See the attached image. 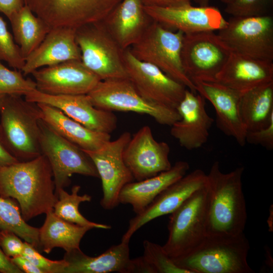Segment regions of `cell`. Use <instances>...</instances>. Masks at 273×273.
<instances>
[{
    "mask_svg": "<svg viewBox=\"0 0 273 273\" xmlns=\"http://www.w3.org/2000/svg\"><path fill=\"white\" fill-rule=\"evenodd\" d=\"M0 196L15 200L26 221L53 210L57 196L47 158L41 154L30 160L0 165Z\"/></svg>",
    "mask_w": 273,
    "mask_h": 273,
    "instance_id": "1",
    "label": "cell"
},
{
    "mask_svg": "<svg viewBox=\"0 0 273 273\" xmlns=\"http://www.w3.org/2000/svg\"><path fill=\"white\" fill-rule=\"evenodd\" d=\"M239 167L222 172L215 161L207 174L208 190L206 234L207 236H234L244 233L247 213Z\"/></svg>",
    "mask_w": 273,
    "mask_h": 273,
    "instance_id": "2",
    "label": "cell"
},
{
    "mask_svg": "<svg viewBox=\"0 0 273 273\" xmlns=\"http://www.w3.org/2000/svg\"><path fill=\"white\" fill-rule=\"evenodd\" d=\"M250 245L244 233L234 236H206L193 250L172 259L190 273H253L247 256Z\"/></svg>",
    "mask_w": 273,
    "mask_h": 273,
    "instance_id": "3",
    "label": "cell"
},
{
    "mask_svg": "<svg viewBox=\"0 0 273 273\" xmlns=\"http://www.w3.org/2000/svg\"><path fill=\"white\" fill-rule=\"evenodd\" d=\"M41 115L36 103L21 96L6 95L0 110V134L7 150L19 161L30 160L41 154Z\"/></svg>",
    "mask_w": 273,
    "mask_h": 273,
    "instance_id": "4",
    "label": "cell"
},
{
    "mask_svg": "<svg viewBox=\"0 0 273 273\" xmlns=\"http://www.w3.org/2000/svg\"><path fill=\"white\" fill-rule=\"evenodd\" d=\"M184 33L154 21L129 49L138 60L151 64L196 93V86L183 69L180 53Z\"/></svg>",
    "mask_w": 273,
    "mask_h": 273,
    "instance_id": "5",
    "label": "cell"
},
{
    "mask_svg": "<svg viewBox=\"0 0 273 273\" xmlns=\"http://www.w3.org/2000/svg\"><path fill=\"white\" fill-rule=\"evenodd\" d=\"M87 95L94 106L103 110L146 114L160 124L170 126L180 119L176 109L144 98L128 78L100 80Z\"/></svg>",
    "mask_w": 273,
    "mask_h": 273,
    "instance_id": "6",
    "label": "cell"
},
{
    "mask_svg": "<svg viewBox=\"0 0 273 273\" xmlns=\"http://www.w3.org/2000/svg\"><path fill=\"white\" fill-rule=\"evenodd\" d=\"M208 190L205 185L170 213L167 240L162 247L172 259L195 249L206 236Z\"/></svg>",
    "mask_w": 273,
    "mask_h": 273,
    "instance_id": "7",
    "label": "cell"
},
{
    "mask_svg": "<svg viewBox=\"0 0 273 273\" xmlns=\"http://www.w3.org/2000/svg\"><path fill=\"white\" fill-rule=\"evenodd\" d=\"M76 40L84 66L100 80L128 78L123 51L102 21L76 29Z\"/></svg>",
    "mask_w": 273,
    "mask_h": 273,
    "instance_id": "8",
    "label": "cell"
},
{
    "mask_svg": "<svg viewBox=\"0 0 273 273\" xmlns=\"http://www.w3.org/2000/svg\"><path fill=\"white\" fill-rule=\"evenodd\" d=\"M39 125L40 150L51 167L55 193L70 184V178L73 174L99 177L94 163L82 149L62 136L41 119Z\"/></svg>",
    "mask_w": 273,
    "mask_h": 273,
    "instance_id": "9",
    "label": "cell"
},
{
    "mask_svg": "<svg viewBox=\"0 0 273 273\" xmlns=\"http://www.w3.org/2000/svg\"><path fill=\"white\" fill-rule=\"evenodd\" d=\"M50 28L77 29L103 21L122 0H24Z\"/></svg>",
    "mask_w": 273,
    "mask_h": 273,
    "instance_id": "10",
    "label": "cell"
},
{
    "mask_svg": "<svg viewBox=\"0 0 273 273\" xmlns=\"http://www.w3.org/2000/svg\"><path fill=\"white\" fill-rule=\"evenodd\" d=\"M232 50L214 31L184 35L180 53L181 64L193 81H215Z\"/></svg>",
    "mask_w": 273,
    "mask_h": 273,
    "instance_id": "11",
    "label": "cell"
},
{
    "mask_svg": "<svg viewBox=\"0 0 273 273\" xmlns=\"http://www.w3.org/2000/svg\"><path fill=\"white\" fill-rule=\"evenodd\" d=\"M218 35L232 52L263 61H273V17H232Z\"/></svg>",
    "mask_w": 273,
    "mask_h": 273,
    "instance_id": "12",
    "label": "cell"
},
{
    "mask_svg": "<svg viewBox=\"0 0 273 273\" xmlns=\"http://www.w3.org/2000/svg\"><path fill=\"white\" fill-rule=\"evenodd\" d=\"M130 138V132L125 131L97 150H83L94 163L101 179L103 197L100 204L106 210H111L120 204L121 190L134 179L123 158L124 150Z\"/></svg>",
    "mask_w": 273,
    "mask_h": 273,
    "instance_id": "13",
    "label": "cell"
},
{
    "mask_svg": "<svg viewBox=\"0 0 273 273\" xmlns=\"http://www.w3.org/2000/svg\"><path fill=\"white\" fill-rule=\"evenodd\" d=\"M123 60L128 78L144 98L176 109L187 88L184 85L156 66L136 59L129 48L123 51Z\"/></svg>",
    "mask_w": 273,
    "mask_h": 273,
    "instance_id": "14",
    "label": "cell"
},
{
    "mask_svg": "<svg viewBox=\"0 0 273 273\" xmlns=\"http://www.w3.org/2000/svg\"><path fill=\"white\" fill-rule=\"evenodd\" d=\"M170 151L169 145L157 141L151 128L145 125L131 136L123 158L134 179L140 181L169 169Z\"/></svg>",
    "mask_w": 273,
    "mask_h": 273,
    "instance_id": "15",
    "label": "cell"
},
{
    "mask_svg": "<svg viewBox=\"0 0 273 273\" xmlns=\"http://www.w3.org/2000/svg\"><path fill=\"white\" fill-rule=\"evenodd\" d=\"M24 99L30 102L56 107L93 130L110 134L117 128L118 120L115 114L94 106L87 94L52 95L36 89L24 95Z\"/></svg>",
    "mask_w": 273,
    "mask_h": 273,
    "instance_id": "16",
    "label": "cell"
},
{
    "mask_svg": "<svg viewBox=\"0 0 273 273\" xmlns=\"http://www.w3.org/2000/svg\"><path fill=\"white\" fill-rule=\"evenodd\" d=\"M36 89L52 95L88 94L100 81L80 60H71L39 68L31 73Z\"/></svg>",
    "mask_w": 273,
    "mask_h": 273,
    "instance_id": "17",
    "label": "cell"
},
{
    "mask_svg": "<svg viewBox=\"0 0 273 273\" xmlns=\"http://www.w3.org/2000/svg\"><path fill=\"white\" fill-rule=\"evenodd\" d=\"M206 180L207 174L197 169L168 186L142 212L130 219L121 241L129 243L131 237L143 225L173 212L193 193L203 187Z\"/></svg>",
    "mask_w": 273,
    "mask_h": 273,
    "instance_id": "18",
    "label": "cell"
},
{
    "mask_svg": "<svg viewBox=\"0 0 273 273\" xmlns=\"http://www.w3.org/2000/svg\"><path fill=\"white\" fill-rule=\"evenodd\" d=\"M144 8L154 21L185 34L219 30L228 23L218 9L208 6L194 7L188 4L166 8L144 6Z\"/></svg>",
    "mask_w": 273,
    "mask_h": 273,
    "instance_id": "19",
    "label": "cell"
},
{
    "mask_svg": "<svg viewBox=\"0 0 273 273\" xmlns=\"http://www.w3.org/2000/svg\"><path fill=\"white\" fill-rule=\"evenodd\" d=\"M176 110L180 119L171 126V135L187 150L201 147L208 140L214 121L206 110L205 99L186 88Z\"/></svg>",
    "mask_w": 273,
    "mask_h": 273,
    "instance_id": "20",
    "label": "cell"
},
{
    "mask_svg": "<svg viewBox=\"0 0 273 273\" xmlns=\"http://www.w3.org/2000/svg\"><path fill=\"white\" fill-rule=\"evenodd\" d=\"M197 92L209 101L215 109L217 127L234 138L241 146L246 143L247 130L239 111L241 93L217 81H195Z\"/></svg>",
    "mask_w": 273,
    "mask_h": 273,
    "instance_id": "21",
    "label": "cell"
},
{
    "mask_svg": "<svg viewBox=\"0 0 273 273\" xmlns=\"http://www.w3.org/2000/svg\"><path fill=\"white\" fill-rule=\"evenodd\" d=\"M76 29L51 28L40 44L25 59L21 70L24 76L44 67L71 60H80Z\"/></svg>",
    "mask_w": 273,
    "mask_h": 273,
    "instance_id": "22",
    "label": "cell"
},
{
    "mask_svg": "<svg viewBox=\"0 0 273 273\" xmlns=\"http://www.w3.org/2000/svg\"><path fill=\"white\" fill-rule=\"evenodd\" d=\"M215 80L243 93L273 81V63L232 52Z\"/></svg>",
    "mask_w": 273,
    "mask_h": 273,
    "instance_id": "23",
    "label": "cell"
},
{
    "mask_svg": "<svg viewBox=\"0 0 273 273\" xmlns=\"http://www.w3.org/2000/svg\"><path fill=\"white\" fill-rule=\"evenodd\" d=\"M152 21L141 0H122L102 22L124 50L139 39Z\"/></svg>",
    "mask_w": 273,
    "mask_h": 273,
    "instance_id": "24",
    "label": "cell"
},
{
    "mask_svg": "<svg viewBox=\"0 0 273 273\" xmlns=\"http://www.w3.org/2000/svg\"><path fill=\"white\" fill-rule=\"evenodd\" d=\"M63 259L67 265L64 273H131L129 243L121 241L101 254L90 257L80 248L66 252Z\"/></svg>",
    "mask_w": 273,
    "mask_h": 273,
    "instance_id": "25",
    "label": "cell"
},
{
    "mask_svg": "<svg viewBox=\"0 0 273 273\" xmlns=\"http://www.w3.org/2000/svg\"><path fill=\"white\" fill-rule=\"evenodd\" d=\"M189 168L187 162L178 161L166 171L127 184L120 192L119 203L129 204L136 214L141 213L161 192L185 175Z\"/></svg>",
    "mask_w": 273,
    "mask_h": 273,
    "instance_id": "26",
    "label": "cell"
},
{
    "mask_svg": "<svg viewBox=\"0 0 273 273\" xmlns=\"http://www.w3.org/2000/svg\"><path fill=\"white\" fill-rule=\"evenodd\" d=\"M41 111V118L62 136L84 151H96L111 139L109 133L91 130L52 106L36 103Z\"/></svg>",
    "mask_w": 273,
    "mask_h": 273,
    "instance_id": "27",
    "label": "cell"
},
{
    "mask_svg": "<svg viewBox=\"0 0 273 273\" xmlns=\"http://www.w3.org/2000/svg\"><path fill=\"white\" fill-rule=\"evenodd\" d=\"M91 229L67 221L56 215L53 210L50 211L39 230V250L48 254L56 247L66 252L79 249L81 239Z\"/></svg>",
    "mask_w": 273,
    "mask_h": 273,
    "instance_id": "28",
    "label": "cell"
},
{
    "mask_svg": "<svg viewBox=\"0 0 273 273\" xmlns=\"http://www.w3.org/2000/svg\"><path fill=\"white\" fill-rule=\"evenodd\" d=\"M239 111L247 131L266 126L273 116V81L241 93Z\"/></svg>",
    "mask_w": 273,
    "mask_h": 273,
    "instance_id": "29",
    "label": "cell"
},
{
    "mask_svg": "<svg viewBox=\"0 0 273 273\" xmlns=\"http://www.w3.org/2000/svg\"><path fill=\"white\" fill-rule=\"evenodd\" d=\"M9 20L15 41L24 59L40 44L51 29L26 5Z\"/></svg>",
    "mask_w": 273,
    "mask_h": 273,
    "instance_id": "30",
    "label": "cell"
},
{
    "mask_svg": "<svg viewBox=\"0 0 273 273\" xmlns=\"http://www.w3.org/2000/svg\"><path fill=\"white\" fill-rule=\"evenodd\" d=\"M80 189V187L76 185L72 187L71 194L64 189L57 191L56 192L57 200L53 208L55 214L67 221L79 225L87 226L92 229H110L111 225L90 221L80 213L79 210L80 204L90 202L92 197L87 194L79 195Z\"/></svg>",
    "mask_w": 273,
    "mask_h": 273,
    "instance_id": "31",
    "label": "cell"
},
{
    "mask_svg": "<svg viewBox=\"0 0 273 273\" xmlns=\"http://www.w3.org/2000/svg\"><path fill=\"white\" fill-rule=\"evenodd\" d=\"M39 230L27 224L23 218L15 200L0 196V231H11L38 250Z\"/></svg>",
    "mask_w": 273,
    "mask_h": 273,
    "instance_id": "32",
    "label": "cell"
},
{
    "mask_svg": "<svg viewBox=\"0 0 273 273\" xmlns=\"http://www.w3.org/2000/svg\"><path fill=\"white\" fill-rule=\"evenodd\" d=\"M143 248V255L132 259V272L190 273L177 266L162 246L145 240Z\"/></svg>",
    "mask_w": 273,
    "mask_h": 273,
    "instance_id": "33",
    "label": "cell"
},
{
    "mask_svg": "<svg viewBox=\"0 0 273 273\" xmlns=\"http://www.w3.org/2000/svg\"><path fill=\"white\" fill-rule=\"evenodd\" d=\"M20 70H12L0 61V95L24 96L36 89L34 80L24 78Z\"/></svg>",
    "mask_w": 273,
    "mask_h": 273,
    "instance_id": "34",
    "label": "cell"
},
{
    "mask_svg": "<svg viewBox=\"0 0 273 273\" xmlns=\"http://www.w3.org/2000/svg\"><path fill=\"white\" fill-rule=\"evenodd\" d=\"M0 61H5L9 66L20 70L24 66L25 59L15 42L13 36L8 29L6 22L0 16Z\"/></svg>",
    "mask_w": 273,
    "mask_h": 273,
    "instance_id": "35",
    "label": "cell"
},
{
    "mask_svg": "<svg viewBox=\"0 0 273 273\" xmlns=\"http://www.w3.org/2000/svg\"><path fill=\"white\" fill-rule=\"evenodd\" d=\"M273 0H233L224 11L233 17H248L270 15Z\"/></svg>",
    "mask_w": 273,
    "mask_h": 273,
    "instance_id": "36",
    "label": "cell"
},
{
    "mask_svg": "<svg viewBox=\"0 0 273 273\" xmlns=\"http://www.w3.org/2000/svg\"><path fill=\"white\" fill-rule=\"evenodd\" d=\"M21 255L39 268L43 273H64L67 265L64 259L52 260L46 258L33 246L25 241Z\"/></svg>",
    "mask_w": 273,
    "mask_h": 273,
    "instance_id": "37",
    "label": "cell"
},
{
    "mask_svg": "<svg viewBox=\"0 0 273 273\" xmlns=\"http://www.w3.org/2000/svg\"><path fill=\"white\" fill-rule=\"evenodd\" d=\"M21 239L11 231H0V247L10 258L22 254L24 242H22Z\"/></svg>",
    "mask_w": 273,
    "mask_h": 273,
    "instance_id": "38",
    "label": "cell"
},
{
    "mask_svg": "<svg viewBox=\"0 0 273 273\" xmlns=\"http://www.w3.org/2000/svg\"><path fill=\"white\" fill-rule=\"evenodd\" d=\"M246 142L249 144L260 145L266 150L273 149V116L265 127L252 131H248Z\"/></svg>",
    "mask_w": 273,
    "mask_h": 273,
    "instance_id": "39",
    "label": "cell"
},
{
    "mask_svg": "<svg viewBox=\"0 0 273 273\" xmlns=\"http://www.w3.org/2000/svg\"><path fill=\"white\" fill-rule=\"evenodd\" d=\"M24 5V0H0V13L9 19Z\"/></svg>",
    "mask_w": 273,
    "mask_h": 273,
    "instance_id": "40",
    "label": "cell"
},
{
    "mask_svg": "<svg viewBox=\"0 0 273 273\" xmlns=\"http://www.w3.org/2000/svg\"><path fill=\"white\" fill-rule=\"evenodd\" d=\"M10 259L23 272L43 273L39 268L22 255L10 258Z\"/></svg>",
    "mask_w": 273,
    "mask_h": 273,
    "instance_id": "41",
    "label": "cell"
},
{
    "mask_svg": "<svg viewBox=\"0 0 273 273\" xmlns=\"http://www.w3.org/2000/svg\"><path fill=\"white\" fill-rule=\"evenodd\" d=\"M144 6L161 8L191 4V0H141Z\"/></svg>",
    "mask_w": 273,
    "mask_h": 273,
    "instance_id": "42",
    "label": "cell"
},
{
    "mask_svg": "<svg viewBox=\"0 0 273 273\" xmlns=\"http://www.w3.org/2000/svg\"><path fill=\"white\" fill-rule=\"evenodd\" d=\"M0 272L1 273H23L15 265L2 251L0 247Z\"/></svg>",
    "mask_w": 273,
    "mask_h": 273,
    "instance_id": "43",
    "label": "cell"
},
{
    "mask_svg": "<svg viewBox=\"0 0 273 273\" xmlns=\"http://www.w3.org/2000/svg\"><path fill=\"white\" fill-rule=\"evenodd\" d=\"M18 161H19L12 155L5 147L0 134V165H7Z\"/></svg>",
    "mask_w": 273,
    "mask_h": 273,
    "instance_id": "44",
    "label": "cell"
},
{
    "mask_svg": "<svg viewBox=\"0 0 273 273\" xmlns=\"http://www.w3.org/2000/svg\"><path fill=\"white\" fill-rule=\"evenodd\" d=\"M271 220H272V210L271 213V210H270V214H269L268 218V219L267 220V224L268 225V228H269V231L272 232V230H273V226H272L273 224L271 222Z\"/></svg>",
    "mask_w": 273,
    "mask_h": 273,
    "instance_id": "45",
    "label": "cell"
},
{
    "mask_svg": "<svg viewBox=\"0 0 273 273\" xmlns=\"http://www.w3.org/2000/svg\"><path fill=\"white\" fill-rule=\"evenodd\" d=\"M200 6H207L209 0H194Z\"/></svg>",
    "mask_w": 273,
    "mask_h": 273,
    "instance_id": "46",
    "label": "cell"
},
{
    "mask_svg": "<svg viewBox=\"0 0 273 273\" xmlns=\"http://www.w3.org/2000/svg\"><path fill=\"white\" fill-rule=\"evenodd\" d=\"M6 95H0V110L4 103Z\"/></svg>",
    "mask_w": 273,
    "mask_h": 273,
    "instance_id": "47",
    "label": "cell"
},
{
    "mask_svg": "<svg viewBox=\"0 0 273 273\" xmlns=\"http://www.w3.org/2000/svg\"><path fill=\"white\" fill-rule=\"evenodd\" d=\"M221 2L225 4H228L230 3H231L232 1H233V0H220Z\"/></svg>",
    "mask_w": 273,
    "mask_h": 273,
    "instance_id": "48",
    "label": "cell"
}]
</instances>
